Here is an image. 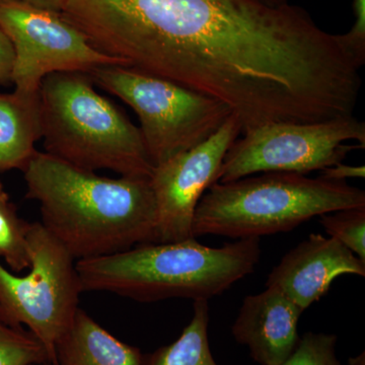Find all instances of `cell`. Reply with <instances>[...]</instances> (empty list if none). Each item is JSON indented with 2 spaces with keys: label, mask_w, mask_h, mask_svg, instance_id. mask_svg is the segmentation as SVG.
Here are the masks:
<instances>
[{
  "label": "cell",
  "mask_w": 365,
  "mask_h": 365,
  "mask_svg": "<svg viewBox=\"0 0 365 365\" xmlns=\"http://www.w3.org/2000/svg\"><path fill=\"white\" fill-rule=\"evenodd\" d=\"M319 177L334 182H346L348 179H364V165H343L342 163L322 170Z\"/></svg>",
  "instance_id": "22"
},
{
  "label": "cell",
  "mask_w": 365,
  "mask_h": 365,
  "mask_svg": "<svg viewBox=\"0 0 365 365\" xmlns=\"http://www.w3.org/2000/svg\"><path fill=\"white\" fill-rule=\"evenodd\" d=\"M88 73L57 72L39 91L44 153L90 172L150 178L153 167L138 127L96 90Z\"/></svg>",
  "instance_id": "4"
},
{
  "label": "cell",
  "mask_w": 365,
  "mask_h": 365,
  "mask_svg": "<svg viewBox=\"0 0 365 365\" xmlns=\"http://www.w3.org/2000/svg\"><path fill=\"white\" fill-rule=\"evenodd\" d=\"M88 76L136 113L153 167L207 140L232 114L220 101L128 67H98Z\"/></svg>",
  "instance_id": "6"
},
{
  "label": "cell",
  "mask_w": 365,
  "mask_h": 365,
  "mask_svg": "<svg viewBox=\"0 0 365 365\" xmlns=\"http://www.w3.org/2000/svg\"><path fill=\"white\" fill-rule=\"evenodd\" d=\"M242 133L235 115L210 138L153 169L151 187L157 203L155 242L185 241L192 235L197 205L217 182L225 155Z\"/></svg>",
  "instance_id": "10"
},
{
  "label": "cell",
  "mask_w": 365,
  "mask_h": 365,
  "mask_svg": "<svg viewBox=\"0 0 365 365\" xmlns=\"http://www.w3.org/2000/svg\"><path fill=\"white\" fill-rule=\"evenodd\" d=\"M91 44L230 108L242 133L352 116L359 69L306 9L258 0H76Z\"/></svg>",
  "instance_id": "1"
},
{
  "label": "cell",
  "mask_w": 365,
  "mask_h": 365,
  "mask_svg": "<svg viewBox=\"0 0 365 365\" xmlns=\"http://www.w3.org/2000/svg\"><path fill=\"white\" fill-rule=\"evenodd\" d=\"M348 365H365L364 352L357 355V356L350 357L349 360H348Z\"/></svg>",
  "instance_id": "24"
},
{
  "label": "cell",
  "mask_w": 365,
  "mask_h": 365,
  "mask_svg": "<svg viewBox=\"0 0 365 365\" xmlns=\"http://www.w3.org/2000/svg\"><path fill=\"white\" fill-rule=\"evenodd\" d=\"M0 1H1V0H0Z\"/></svg>",
  "instance_id": "28"
},
{
  "label": "cell",
  "mask_w": 365,
  "mask_h": 365,
  "mask_svg": "<svg viewBox=\"0 0 365 365\" xmlns=\"http://www.w3.org/2000/svg\"><path fill=\"white\" fill-rule=\"evenodd\" d=\"M225 155L217 182L260 173L307 175L342 163L354 140L365 148V123L354 116L314 123H270L246 132Z\"/></svg>",
  "instance_id": "8"
},
{
  "label": "cell",
  "mask_w": 365,
  "mask_h": 365,
  "mask_svg": "<svg viewBox=\"0 0 365 365\" xmlns=\"http://www.w3.org/2000/svg\"><path fill=\"white\" fill-rule=\"evenodd\" d=\"M42 364H50V359L40 341L21 327L9 325L0 318V365Z\"/></svg>",
  "instance_id": "17"
},
{
  "label": "cell",
  "mask_w": 365,
  "mask_h": 365,
  "mask_svg": "<svg viewBox=\"0 0 365 365\" xmlns=\"http://www.w3.org/2000/svg\"><path fill=\"white\" fill-rule=\"evenodd\" d=\"M364 206V190L347 182L264 173L211 185L197 205L192 235L261 237L289 232L316 216Z\"/></svg>",
  "instance_id": "5"
},
{
  "label": "cell",
  "mask_w": 365,
  "mask_h": 365,
  "mask_svg": "<svg viewBox=\"0 0 365 365\" xmlns=\"http://www.w3.org/2000/svg\"><path fill=\"white\" fill-rule=\"evenodd\" d=\"M14 50L11 40L0 28V85L11 83Z\"/></svg>",
  "instance_id": "21"
},
{
  "label": "cell",
  "mask_w": 365,
  "mask_h": 365,
  "mask_svg": "<svg viewBox=\"0 0 365 365\" xmlns=\"http://www.w3.org/2000/svg\"><path fill=\"white\" fill-rule=\"evenodd\" d=\"M19 1L25 2L26 4L39 7V9L62 13L66 6L67 0H19Z\"/></svg>",
  "instance_id": "23"
},
{
  "label": "cell",
  "mask_w": 365,
  "mask_h": 365,
  "mask_svg": "<svg viewBox=\"0 0 365 365\" xmlns=\"http://www.w3.org/2000/svg\"><path fill=\"white\" fill-rule=\"evenodd\" d=\"M352 28L348 33L336 35V38L356 68L360 69L365 63V0H352Z\"/></svg>",
  "instance_id": "20"
},
{
  "label": "cell",
  "mask_w": 365,
  "mask_h": 365,
  "mask_svg": "<svg viewBox=\"0 0 365 365\" xmlns=\"http://www.w3.org/2000/svg\"><path fill=\"white\" fill-rule=\"evenodd\" d=\"M40 138L39 97L0 93V172L25 169Z\"/></svg>",
  "instance_id": "14"
},
{
  "label": "cell",
  "mask_w": 365,
  "mask_h": 365,
  "mask_svg": "<svg viewBox=\"0 0 365 365\" xmlns=\"http://www.w3.org/2000/svg\"><path fill=\"white\" fill-rule=\"evenodd\" d=\"M2 190H4V188H2V185L0 184V191H2Z\"/></svg>",
  "instance_id": "26"
},
{
  "label": "cell",
  "mask_w": 365,
  "mask_h": 365,
  "mask_svg": "<svg viewBox=\"0 0 365 365\" xmlns=\"http://www.w3.org/2000/svg\"><path fill=\"white\" fill-rule=\"evenodd\" d=\"M193 317L181 335L143 359V365H218L208 338V300H195Z\"/></svg>",
  "instance_id": "15"
},
{
  "label": "cell",
  "mask_w": 365,
  "mask_h": 365,
  "mask_svg": "<svg viewBox=\"0 0 365 365\" xmlns=\"http://www.w3.org/2000/svg\"><path fill=\"white\" fill-rule=\"evenodd\" d=\"M260 237L210 248L190 237L148 242L97 258L76 261L81 292H105L141 302L182 297L209 300L253 273Z\"/></svg>",
  "instance_id": "3"
},
{
  "label": "cell",
  "mask_w": 365,
  "mask_h": 365,
  "mask_svg": "<svg viewBox=\"0 0 365 365\" xmlns=\"http://www.w3.org/2000/svg\"><path fill=\"white\" fill-rule=\"evenodd\" d=\"M258 1L270 6H281L288 4L287 0H258Z\"/></svg>",
  "instance_id": "25"
},
{
  "label": "cell",
  "mask_w": 365,
  "mask_h": 365,
  "mask_svg": "<svg viewBox=\"0 0 365 365\" xmlns=\"http://www.w3.org/2000/svg\"><path fill=\"white\" fill-rule=\"evenodd\" d=\"M346 274L364 277V262L333 237L312 234L281 259L266 287L279 288L304 312Z\"/></svg>",
  "instance_id": "11"
},
{
  "label": "cell",
  "mask_w": 365,
  "mask_h": 365,
  "mask_svg": "<svg viewBox=\"0 0 365 365\" xmlns=\"http://www.w3.org/2000/svg\"><path fill=\"white\" fill-rule=\"evenodd\" d=\"M35 365H50L49 364H35Z\"/></svg>",
  "instance_id": "27"
},
{
  "label": "cell",
  "mask_w": 365,
  "mask_h": 365,
  "mask_svg": "<svg viewBox=\"0 0 365 365\" xmlns=\"http://www.w3.org/2000/svg\"><path fill=\"white\" fill-rule=\"evenodd\" d=\"M29 273L18 276L0 262V318L26 326L56 365L55 348L71 325L81 294L76 260L41 222L29 230Z\"/></svg>",
  "instance_id": "7"
},
{
  "label": "cell",
  "mask_w": 365,
  "mask_h": 365,
  "mask_svg": "<svg viewBox=\"0 0 365 365\" xmlns=\"http://www.w3.org/2000/svg\"><path fill=\"white\" fill-rule=\"evenodd\" d=\"M266 287L245 297L232 333L257 364L280 365L299 342L297 327L304 311L279 288Z\"/></svg>",
  "instance_id": "12"
},
{
  "label": "cell",
  "mask_w": 365,
  "mask_h": 365,
  "mask_svg": "<svg viewBox=\"0 0 365 365\" xmlns=\"http://www.w3.org/2000/svg\"><path fill=\"white\" fill-rule=\"evenodd\" d=\"M56 365H143L138 348L122 342L79 309L56 348Z\"/></svg>",
  "instance_id": "13"
},
{
  "label": "cell",
  "mask_w": 365,
  "mask_h": 365,
  "mask_svg": "<svg viewBox=\"0 0 365 365\" xmlns=\"http://www.w3.org/2000/svg\"><path fill=\"white\" fill-rule=\"evenodd\" d=\"M30 225L18 215L6 192L0 191V258L16 272L30 267Z\"/></svg>",
  "instance_id": "16"
},
{
  "label": "cell",
  "mask_w": 365,
  "mask_h": 365,
  "mask_svg": "<svg viewBox=\"0 0 365 365\" xmlns=\"http://www.w3.org/2000/svg\"><path fill=\"white\" fill-rule=\"evenodd\" d=\"M337 336L334 334H304L280 365H342L336 355Z\"/></svg>",
  "instance_id": "19"
},
{
  "label": "cell",
  "mask_w": 365,
  "mask_h": 365,
  "mask_svg": "<svg viewBox=\"0 0 365 365\" xmlns=\"http://www.w3.org/2000/svg\"><path fill=\"white\" fill-rule=\"evenodd\" d=\"M0 28L14 50V93L24 97H39L41 83L50 74L90 73L98 67L124 66L120 60L98 51L62 13L19 0H1Z\"/></svg>",
  "instance_id": "9"
},
{
  "label": "cell",
  "mask_w": 365,
  "mask_h": 365,
  "mask_svg": "<svg viewBox=\"0 0 365 365\" xmlns=\"http://www.w3.org/2000/svg\"><path fill=\"white\" fill-rule=\"evenodd\" d=\"M327 235L340 242L365 263V206L319 216Z\"/></svg>",
  "instance_id": "18"
},
{
  "label": "cell",
  "mask_w": 365,
  "mask_h": 365,
  "mask_svg": "<svg viewBox=\"0 0 365 365\" xmlns=\"http://www.w3.org/2000/svg\"><path fill=\"white\" fill-rule=\"evenodd\" d=\"M23 172L40 222L76 261L155 242L150 178L98 176L38 150Z\"/></svg>",
  "instance_id": "2"
}]
</instances>
